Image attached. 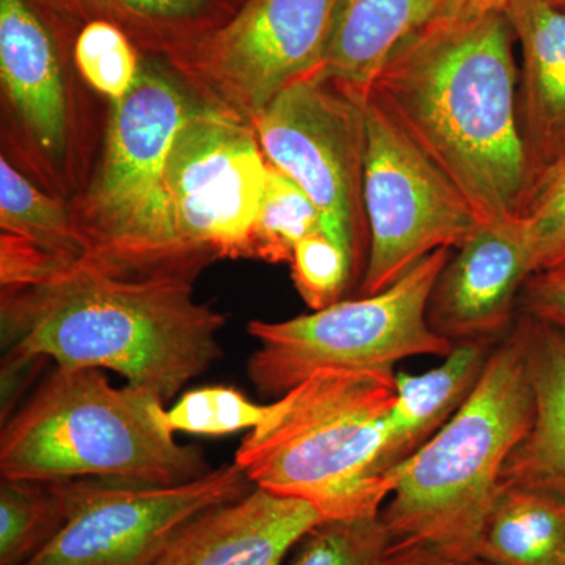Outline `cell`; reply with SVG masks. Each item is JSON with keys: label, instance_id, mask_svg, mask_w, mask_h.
I'll return each instance as SVG.
<instances>
[{"label": "cell", "instance_id": "cell-1", "mask_svg": "<svg viewBox=\"0 0 565 565\" xmlns=\"http://www.w3.org/2000/svg\"><path fill=\"white\" fill-rule=\"evenodd\" d=\"M193 280L61 259L40 280L2 288V373L43 360L109 370L167 404L223 353L225 319L196 302Z\"/></svg>", "mask_w": 565, "mask_h": 565}, {"label": "cell", "instance_id": "cell-2", "mask_svg": "<svg viewBox=\"0 0 565 565\" xmlns=\"http://www.w3.org/2000/svg\"><path fill=\"white\" fill-rule=\"evenodd\" d=\"M514 41L504 13L423 25L371 92L484 222L520 217L526 195Z\"/></svg>", "mask_w": 565, "mask_h": 565}, {"label": "cell", "instance_id": "cell-3", "mask_svg": "<svg viewBox=\"0 0 565 565\" xmlns=\"http://www.w3.org/2000/svg\"><path fill=\"white\" fill-rule=\"evenodd\" d=\"M394 382V367L315 371L275 401L233 462L253 486L302 500L323 520L381 515L394 489L379 467Z\"/></svg>", "mask_w": 565, "mask_h": 565}, {"label": "cell", "instance_id": "cell-4", "mask_svg": "<svg viewBox=\"0 0 565 565\" xmlns=\"http://www.w3.org/2000/svg\"><path fill=\"white\" fill-rule=\"evenodd\" d=\"M533 415L525 329L516 316L462 407L390 471L394 489L381 516L393 542L459 559L478 557L505 463L526 437Z\"/></svg>", "mask_w": 565, "mask_h": 565}, {"label": "cell", "instance_id": "cell-5", "mask_svg": "<svg viewBox=\"0 0 565 565\" xmlns=\"http://www.w3.org/2000/svg\"><path fill=\"white\" fill-rule=\"evenodd\" d=\"M166 404L103 370L55 366L3 423L0 473L11 481L117 479L174 486L210 470L196 446L178 444Z\"/></svg>", "mask_w": 565, "mask_h": 565}, {"label": "cell", "instance_id": "cell-6", "mask_svg": "<svg viewBox=\"0 0 565 565\" xmlns=\"http://www.w3.org/2000/svg\"><path fill=\"white\" fill-rule=\"evenodd\" d=\"M192 106L180 82L151 65L111 103L102 163L71 212L85 258L120 274L202 270L182 248L167 189L170 151Z\"/></svg>", "mask_w": 565, "mask_h": 565}, {"label": "cell", "instance_id": "cell-7", "mask_svg": "<svg viewBox=\"0 0 565 565\" xmlns=\"http://www.w3.org/2000/svg\"><path fill=\"white\" fill-rule=\"evenodd\" d=\"M452 250L440 248L399 281L373 296L286 319L252 321L258 348L247 363L252 384L264 396H282L322 367H394L412 356H445L456 344L427 322L430 294Z\"/></svg>", "mask_w": 565, "mask_h": 565}, {"label": "cell", "instance_id": "cell-8", "mask_svg": "<svg viewBox=\"0 0 565 565\" xmlns=\"http://www.w3.org/2000/svg\"><path fill=\"white\" fill-rule=\"evenodd\" d=\"M363 199L370 252L359 297L385 291L430 253L456 250L484 223L373 93L364 104Z\"/></svg>", "mask_w": 565, "mask_h": 565}, {"label": "cell", "instance_id": "cell-9", "mask_svg": "<svg viewBox=\"0 0 565 565\" xmlns=\"http://www.w3.org/2000/svg\"><path fill=\"white\" fill-rule=\"evenodd\" d=\"M343 0H244L225 24L167 54L203 103L252 122L321 73Z\"/></svg>", "mask_w": 565, "mask_h": 565}, {"label": "cell", "instance_id": "cell-10", "mask_svg": "<svg viewBox=\"0 0 565 565\" xmlns=\"http://www.w3.org/2000/svg\"><path fill=\"white\" fill-rule=\"evenodd\" d=\"M364 104L313 76L289 85L253 121L267 162L310 196L323 233L344 248L355 269L370 252Z\"/></svg>", "mask_w": 565, "mask_h": 565}, {"label": "cell", "instance_id": "cell-11", "mask_svg": "<svg viewBox=\"0 0 565 565\" xmlns=\"http://www.w3.org/2000/svg\"><path fill=\"white\" fill-rule=\"evenodd\" d=\"M253 487L234 462L174 486L65 479V525L22 565H158L191 520Z\"/></svg>", "mask_w": 565, "mask_h": 565}, {"label": "cell", "instance_id": "cell-12", "mask_svg": "<svg viewBox=\"0 0 565 565\" xmlns=\"http://www.w3.org/2000/svg\"><path fill=\"white\" fill-rule=\"evenodd\" d=\"M267 172L252 122L193 103L167 166L174 228L189 258L203 266L225 256L248 258Z\"/></svg>", "mask_w": 565, "mask_h": 565}, {"label": "cell", "instance_id": "cell-13", "mask_svg": "<svg viewBox=\"0 0 565 565\" xmlns=\"http://www.w3.org/2000/svg\"><path fill=\"white\" fill-rule=\"evenodd\" d=\"M534 274L533 237L522 215L484 222L438 275L427 322L452 344L500 343L514 327L520 294Z\"/></svg>", "mask_w": 565, "mask_h": 565}, {"label": "cell", "instance_id": "cell-14", "mask_svg": "<svg viewBox=\"0 0 565 565\" xmlns=\"http://www.w3.org/2000/svg\"><path fill=\"white\" fill-rule=\"evenodd\" d=\"M61 14L41 0H0V79L29 139L51 161L68 150Z\"/></svg>", "mask_w": 565, "mask_h": 565}, {"label": "cell", "instance_id": "cell-15", "mask_svg": "<svg viewBox=\"0 0 565 565\" xmlns=\"http://www.w3.org/2000/svg\"><path fill=\"white\" fill-rule=\"evenodd\" d=\"M322 522L313 505L253 487L191 520L158 565H281Z\"/></svg>", "mask_w": 565, "mask_h": 565}, {"label": "cell", "instance_id": "cell-16", "mask_svg": "<svg viewBox=\"0 0 565 565\" xmlns=\"http://www.w3.org/2000/svg\"><path fill=\"white\" fill-rule=\"evenodd\" d=\"M504 14L522 46L519 120L527 192L565 158V10L542 0H511Z\"/></svg>", "mask_w": 565, "mask_h": 565}, {"label": "cell", "instance_id": "cell-17", "mask_svg": "<svg viewBox=\"0 0 565 565\" xmlns=\"http://www.w3.org/2000/svg\"><path fill=\"white\" fill-rule=\"evenodd\" d=\"M498 344V343H497ZM456 344L445 362L423 374L396 373V394L385 418L382 475L405 462L457 414L484 373L494 345Z\"/></svg>", "mask_w": 565, "mask_h": 565}, {"label": "cell", "instance_id": "cell-18", "mask_svg": "<svg viewBox=\"0 0 565 565\" xmlns=\"http://www.w3.org/2000/svg\"><path fill=\"white\" fill-rule=\"evenodd\" d=\"M525 329L534 415L501 481L565 498V340L546 323L519 315Z\"/></svg>", "mask_w": 565, "mask_h": 565}, {"label": "cell", "instance_id": "cell-19", "mask_svg": "<svg viewBox=\"0 0 565 565\" xmlns=\"http://www.w3.org/2000/svg\"><path fill=\"white\" fill-rule=\"evenodd\" d=\"M437 0H343L319 79L359 102L394 51L433 18Z\"/></svg>", "mask_w": 565, "mask_h": 565}, {"label": "cell", "instance_id": "cell-20", "mask_svg": "<svg viewBox=\"0 0 565 565\" xmlns=\"http://www.w3.org/2000/svg\"><path fill=\"white\" fill-rule=\"evenodd\" d=\"M478 557L497 565H565V498L501 482Z\"/></svg>", "mask_w": 565, "mask_h": 565}, {"label": "cell", "instance_id": "cell-21", "mask_svg": "<svg viewBox=\"0 0 565 565\" xmlns=\"http://www.w3.org/2000/svg\"><path fill=\"white\" fill-rule=\"evenodd\" d=\"M0 228L43 250L65 258H85V244L73 214L0 159Z\"/></svg>", "mask_w": 565, "mask_h": 565}, {"label": "cell", "instance_id": "cell-22", "mask_svg": "<svg viewBox=\"0 0 565 565\" xmlns=\"http://www.w3.org/2000/svg\"><path fill=\"white\" fill-rule=\"evenodd\" d=\"M66 522L63 481L0 484V565H22L51 544Z\"/></svg>", "mask_w": 565, "mask_h": 565}, {"label": "cell", "instance_id": "cell-23", "mask_svg": "<svg viewBox=\"0 0 565 565\" xmlns=\"http://www.w3.org/2000/svg\"><path fill=\"white\" fill-rule=\"evenodd\" d=\"M319 232H323L322 215L310 196L288 174L269 163L248 258L270 264L291 263L296 245Z\"/></svg>", "mask_w": 565, "mask_h": 565}, {"label": "cell", "instance_id": "cell-24", "mask_svg": "<svg viewBox=\"0 0 565 565\" xmlns=\"http://www.w3.org/2000/svg\"><path fill=\"white\" fill-rule=\"evenodd\" d=\"M296 548L291 565H393V539L381 515L326 520Z\"/></svg>", "mask_w": 565, "mask_h": 565}, {"label": "cell", "instance_id": "cell-25", "mask_svg": "<svg viewBox=\"0 0 565 565\" xmlns=\"http://www.w3.org/2000/svg\"><path fill=\"white\" fill-rule=\"evenodd\" d=\"M139 51L120 25L93 21L82 25L73 52L82 77L114 103L136 84L141 68Z\"/></svg>", "mask_w": 565, "mask_h": 565}, {"label": "cell", "instance_id": "cell-26", "mask_svg": "<svg viewBox=\"0 0 565 565\" xmlns=\"http://www.w3.org/2000/svg\"><path fill=\"white\" fill-rule=\"evenodd\" d=\"M274 414V404H256L232 386H202L182 394L166 412L167 426L177 433L228 435L256 429Z\"/></svg>", "mask_w": 565, "mask_h": 565}, {"label": "cell", "instance_id": "cell-27", "mask_svg": "<svg viewBox=\"0 0 565 565\" xmlns=\"http://www.w3.org/2000/svg\"><path fill=\"white\" fill-rule=\"evenodd\" d=\"M535 252V274L565 277V158L527 189L522 207Z\"/></svg>", "mask_w": 565, "mask_h": 565}, {"label": "cell", "instance_id": "cell-28", "mask_svg": "<svg viewBox=\"0 0 565 565\" xmlns=\"http://www.w3.org/2000/svg\"><path fill=\"white\" fill-rule=\"evenodd\" d=\"M294 286L311 311L340 302L355 275V264L326 233L303 237L292 253Z\"/></svg>", "mask_w": 565, "mask_h": 565}, {"label": "cell", "instance_id": "cell-29", "mask_svg": "<svg viewBox=\"0 0 565 565\" xmlns=\"http://www.w3.org/2000/svg\"><path fill=\"white\" fill-rule=\"evenodd\" d=\"M143 18L166 43L174 47L206 35L225 24L244 0H122Z\"/></svg>", "mask_w": 565, "mask_h": 565}, {"label": "cell", "instance_id": "cell-30", "mask_svg": "<svg viewBox=\"0 0 565 565\" xmlns=\"http://www.w3.org/2000/svg\"><path fill=\"white\" fill-rule=\"evenodd\" d=\"M51 10L74 24L109 21L120 25L140 51L166 54V43L143 18L134 13L122 0H41Z\"/></svg>", "mask_w": 565, "mask_h": 565}, {"label": "cell", "instance_id": "cell-31", "mask_svg": "<svg viewBox=\"0 0 565 565\" xmlns=\"http://www.w3.org/2000/svg\"><path fill=\"white\" fill-rule=\"evenodd\" d=\"M519 315L546 323L565 340V277L534 274L527 278L519 299Z\"/></svg>", "mask_w": 565, "mask_h": 565}, {"label": "cell", "instance_id": "cell-32", "mask_svg": "<svg viewBox=\"0 0 565 565\" xmlns=\"http://www.w3.org/2000/svg\"><path fill=\"white\" fill-rule=\"evenodd\" d=\"M511 0H437L427 24H465L504 13Z\"/></svg>", "mask_w": 565, "mask_h": 565}, {"label": "cell", "instance_id": "cell-33", "mask_svg": "<svg viewBox=\"0 0 565 565\" xmlns=\"http://www.w3.org/2000/svg\"><path fill=\"white\" fill-rule=\"evenodd\" d=\"M393 565H497L482 559H459V557L446 556L424 545L396 544L393 542Z\"/></svg>", "mask_w": 565, "mask_h": 565}, {"label": "cell", "instance_id": "cell-34", "mask_svg": "<svg viewBox=\"0 0 565 565\" xmlns=\"http://www.w3.org/2000/svg\"><path fill=\"white\" fill-rule=\"evenodd\" d=\"M542 2L548 3V6L556 7V9L565 10V0H542Z\"/></svg>", "mask_w": 565, "mask_h": 565}]
</instances>
